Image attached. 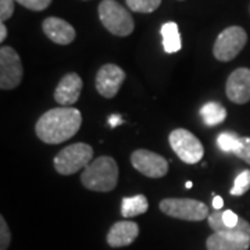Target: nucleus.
<instances>
[{"instance_id":"1","label":"nucleus","mask_w":250,"mask_h":250,"mask_svg":"<svg viewBox=\"0 0 250 250\" xmlns=\"http://www.w3.org/2000/svg\"><path fill=\"white\" fill-rule=\"evenodd\" d=\"M82 124V114L78 108L56 107L47 110L36 121V136L42 142L59 145L75 136Z\"/></svg>"},{"instance_id":"2","label":"nucleus","mask_w":250,"mask_h":250,"mask_svg":"<svg viewBox=\"0 0 250 250\" xmlns=\"http://www.w3.org/2000/svg\"><path fill=\"white\" fill-rule=\"evenodd\" d=\"M223 210L208 215V225L214 231L207 241V250H248L250 248V224L242 218L236 227L229 228L223 223Z\"/></svg>"},{"instance_id":"3","label":"nucleus","mask_w":250,"mask_h":250,"mask_svg":"<svg viewBox=\"0 0 250 250\" xmlns=\"http://www.w3.org/2000/svg\"><path fill=\"white\" fill-rule=\"evenodd\" d=\"M82 185L95 192H111L118 184V166L110 156H100L81 175Z\"/></svg>"},{"instance_id":"4","label":"nucleus","mask_w":250,"mask_h":250,"mask_svg":"<svg viewBox=\"0 0 250 250\" xmlns=\"http://www.w3.org/2000/svg\"><path fill=\"white\" fill-rule=\"evenodd\" d=\"M99 18L103 27L116 36H128L134 32V18L128 10L116 0H102L99 4Z\"/></svg>"},{"instance_id":"5","label":"nucleus","mask_w":250,"mask_h":250,"mask_svg":"<svg viewBox=\"0 0 250 250\" xmlns=\"http://www.w3.org/2000/svg\"><path fill=\"white\" fill-rule=\"evenodd\" d=\"M93 159V149L88 143H72L56 154L53 164L62 175H72L82 168H86Z\"/></svg>"},{"instance_id":"6","label":"nucleus","mask_w":250,"mask_h":250,"mask_svg":"<svg viewBox=\"0 0 250 250\" xmlns=\"http://www.w3.org/2000/svg\"><path fill=\"white\" fill-rule=\"evenodd\" d=\"M159 207L164 214L184 221H203L208 218V207L195 199L168 197L161 200Z\"/></svg>"},{"instance_id":"7","label":"nucleus","mask_w":250,"mask_h":250,"mask_svg":"<svg viewBox=\"0 0 250 250\" xmlns=\"http://www.w3.org/2000/svg\"><path fill=\"white\" fill-rule=\"evenodd\" d=\"M248 42V34L242 27H228L215 39L213 54L218 62H231L241 53Z\"/></svg>"},{"instance_id":"8","label":"nucleus","mask_w":250,"mask_h":250,"mask_svg":"<svg viewBox=\"0 0 250 250\" xmlns=\"http://www.w3.org/2000/svg\"><path fill=\"white\" fill-rule=\"evenodd\" d=\"M168 142L175 154L187 164H196L205 154L202 142L190 131L184 128L174 129L168 136Z\"/></svg>"},{"instance_id":"9","label":"nucleus","mask_w":250,"mask_h":250,"mask_svg":"<svg viewBox=\"0 0 250 250\" xmlns=\"http://www.w3.org/2000/svg\"><path fill=\"white\" fill-rule=\"evenodd\" d=\"M24 68L18 53L10 46L0 49V88L10 90L17 88L22 81Z\"/></svg>"},{"instance_id":"10","label":"nucleus","mask_w":250,"mask_h":250,"mask_svg":"<svg viewBox=\"0 0 250 250\" xmlns=\"http://www.w3.org/2000/svg\"><path fill=\"white\" fill-rule=\"evenodd\" d=\"M131 163L136 171L149 178H161L168 172V161L161 154L138 149L131 154Z\"/></svg>"},{"instance_id":"11","label":"nucleus","mask_w":250,"mask_h":250,"mask_svg":"<svg viewBox=\"0 0 250 250\" xmlns=\"http://www.w3.org/2000/svg\"><path fill=\"white\" fill-rule=\"evenodd\" d=\"M125 80V72L121 67L116 64H104L99 68L96 74V89L106 99H113L117 96Z\"/></svg>"},{"instance_id":"12","label":"nucleus","mask_w":250,"mask_h":250,"mask_svg":"<svg viewBox=\"0 0 250 250\" xmlns=\"http://www.w3.org/2000/svg\"><path fill=\"white\" fill-rule=\"evenodd\" d=\"M225 93L232 103H248L250 100V68L241 67L231 72L225 85Z\"/></svg>"},{"instance_id":"13","label":"nucleus","mask_w":250,"mask_h":250,"mask_svg":"<svg viewBox=\"0 0 250 250\" xmlns=\"http://www.w3.org/2000/svg\"><path fill=\"white\" fill-rule=\"evenodd\" d=\"M82 88L83 82L77 72L65 74L54 90V100L62 107H70L78 102Z\"/></svg>"},{"instance_id":"14","label":"nucleus","mask_w":250,"mask_h":250,"mask_svg":"<svg viewBox=\"0 0 250 250\" xmlns=\"http://www.w3.org/2000/svg\"><path fill=\"white\" fill-rule=\"evenodd\" d=\"M45 35L57 45H70L75 39V29L65 20L59 17H47L42 22Z\"/></svg>"},{"instance_id":"15","label":"nucleus","mask_w":250,"mask_h":250,"mask_svg":"<svg viewBox=\"0 0 250 250\" xmlns=\"http://www.w3.org/2000/svg\"><path fill=\"white\" fill-rule=\"evenodd\" d=\"M139 235V225L134 221H118L107 233V243L111 248H124L131 245Z\"/></svg>"},{"instance_id":"16","label":"nucleus","mask_w":250,"mask_h":250,"mask_svg":"<svg viewBox=\"0 0 250 250\" xmlns=\"http://www.w3.org/2000/svg\"><path fill=\"white\" fill-rule=\"evenodd\" d=\"M161 38H163V47L164 52L168 54L177 53L181 50V35H179L178 25L172 21H168L166 24H163L160 29Z\"/></svg>"},{"instance_id":"17","label":"nucleus","mask_w":250,"mask_h":250,"mask_svg":"<svg viewBox=\"0 0 250 250\" xmlns=\"http://www.w3.org/2000/svg\"><path fill=\"white\" fill-rule=\"evenodd\" d=\"M149 208V202L145 195L124 197L121 202V215L124 218H132L136 215L145 214Z\"/></svg>"},{"instance_id":"18","label":"nucleus","mask_w":250,"mask_h":250,"mask_svg":"<svg viewBox=\"0 0 250 250\" xmlns=\"http://www.w3.org/2000/svg\"><path fill=\"white\" fill-rule=\"evenodd\" d=\"M200 116L203 118V123L208 126L221 124L227 118V110L218 102H208L200 108Z\"/></svg>"},{"instance_id":"19","label":"nucleus","mask_w":250,"mask_h":250,"mask_svg":"<svg viewBox=\"0 0 250 250\" xmlns=\"http://www.w3.org/2000/svg\"><path fill=\"white\" fill-rule=\"evenodd\" d=\"M128 9L135 13L149 14L160 7L161 0H125Z\"/></svg>"},{"instance_id":"20","label":"nucleus","mask_w":250,"mask_h":250,"mask_svg":"<svg viewBox=\"0 0 250 250\" xmlns=\"http://www.w3.org/2000/svg\"><path fill=\"white\" fill-rule=\"evenodd\" d=\"M241 136L232 132V131H224L221 134L217 136V145L220 147V150L224 153H233L238 141Z\"/></svg>"},{"instance_id":"21","label":"nucleus","mask_w":250,"mask_h":250,"mask_svg":"<svg viewBox=\"0 0 250 250\" xmlns=\"http://www.w3.org/2000/svg\"><path fill=\"white\" fill-rule=\"evenodd\" d=\"M250 189V170H243L235 178L233 187L231 188L229 193L232 196H242Z\"/></svg>"},{"instance_id":"22","label":"nucleus","mask_w":250,"mask_h":250,"mask_svg":"<svg viewBox=\"0 0 250 250\" xmlns=\"http://www.w3.org/2000/svg\"><path fill=\"white\" fill-rule=\"evenodd\" d=\"M232 154L239 157L243 161H246L250 166V138L249 136H242L238 141V145L235 147Z\"/></svg>"},{"instance_id":"23","label":"nucleus","mask_w":250,"mask_h":250,"mask_svg":"<svg viewBox=\"0 0 250 250\" xmlns=\"http://www.w3.org/2000/svg\"><path fill=\"white\" fill-rule=\"evenodd\" d=\"M11 242V233H10L9 225L6 223L4 217H0V250H7Z\"/></svg>"},{"instance_id":"24","label":"nucleus","mask_w":250,"mask_h":250,"mask_svg":"<svg viewBox=\"0 0 250 250\" xmlns=\"http://www.w3.org/2000/svg\"><path fill=\"white\" fill-rule=\"evenodd\" d=\"M16 1L21 6H24L25 9L32 10V11H43L52 3V0H16Z\"/></svg>"},{"instance_id":"25","label":"nucleus","mask_w":250,"mask_h":250,"mask_svg":"<svg viewBox=\"0 0 250 250\" xmlns=\"http://www.w3.org/2000/svg\"><path fill=\"white\" fill-rule=\"evenodd\" d=\"M14 1L16 0H0V21H7L14 13Z\"/></svg>"},{"instance_id":"26","label":"nucleus","mask_w":250,"mask_h":250,"mask_svg":"<svg viewBox=\"0 0 250 250\" xmlns=\"http://www.w3.org/2000/svg\"><path fill=\"white\" fill-rule=\"evenodd\" d=\"M221 218H223V223L225 224L227 227H229V228L236 227L238 223H239V220H241V217L238 214H235L232 210H224Z\"/></svg>"},{"instance_id":"27","label":"nucleus","mask_w":250,"mask_h":250,"mask_svg":"<svg viewBox=\"0 0 250 250\" xmlns=\"http://www.w3.org/2000/svg\"><path fill=\"white\" fill-rule=\"evenodd\" d=\"M123 123H124L123 118H121V116H118V114H113V116L108 117V125L111 128H116L117 125H121Z\"/></svg>"},{"instance_id":"28","label":"nucleus","mask_w":250,"mask_h":250,"mask_svg":"<svg viewBox=\"0 0 250 250\" xmlns=\"http://www.w3.org/2000/svg\"><path fill=\"white\" fill-rule=\"evenodd\" d=\"M224 206V200L221 196H214L213 199V207H214V210H221Z\"/></svg>"},{"instance_id":"29","label":"nucleus","mask_w":250,"mask_h":250,"mask_svg":"<svg viewBox=\"0 0 250 250\" xmlns=\"http://www.w3.org/2000/svg\"><path fill=\"white\" fill-rule=\"evenodd\" d=\"M7 38V28H6V24L1 22L0 24V42H4Z\"/></svg>"},{"instance_id":"30","label":"nucleus","mask_w":250,"mask_h":250,"mask_svg":"<svg viewBox=\"0 0 250 250\" xmlns=\"http://www.w3.org/2000/svg\"><path fill=\"white\" fill-rule=\"evenodd\" d=\"M192 187H193V184H192L190 181H188L187 184H185V188H187V189H190Z\"/></svg>"}]
</instances>
